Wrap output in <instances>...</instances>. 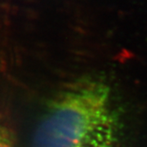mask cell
<instances>
[{
	"label": "cell",
	"mask_w": 147,
	"mask_h": 147,
	"mask_svg": "<svg viewBox=\"0 0 147 147\" xmlns=\"http://www.w3.org/2000/svg\"><path fill=\"white\" fill-rule=\"evenodd\" d=\"M119 127L110 87L99 79L83 78L48 102L30 147H117Z\"/></svg>",
	"instance_id": "1"
},
{
	"label": "cell",
	"mask_w": 147,
	"mask_h": 147,
	"mask_svg": "<svg viewBox=\"0 0 147 147\" xmlns=\"http://www.w3.org/2000/svg\"><path fill=\"white\" fill-rule=\"evenodd\" d=\"M0 147H16L15 132L3 119H0Z\"/></svg>",
	"instance_id": "2"
}]
</instances>
